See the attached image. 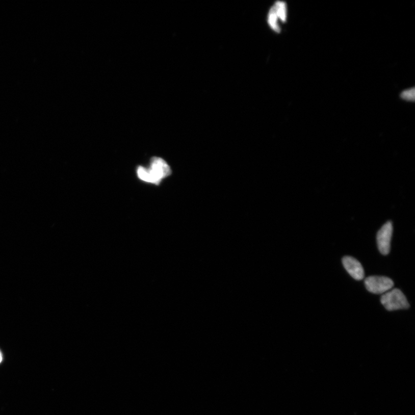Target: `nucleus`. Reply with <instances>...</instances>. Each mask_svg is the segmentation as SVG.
Here are the masks:
<instances>
[{
  "mask_svg": "<svg viewBox=\"0 0 415 415\" xmlns=\"http://www.w3.org/2000/svg\"><path fill=\"white\" fill-rule=\"evenodd\" d=\"M138 174L139 178L145 181V182L158 185L160 184L161 181L154 175L151 169H145V168L143 167H139L138 168Z\"/></svg>",
  "mask_w": 415,
  "mask_h": 415,
  "instance_id": "8",
  "label": "nucleus"
},
{
  "mask_svg": "<svg viewBox=\"0 0 415 415\" xmlns=\"http://www.w3.org/2000/svg\"><path fill=\"white\" fill-rule=\"evenodd\" d=\"M381 302L388 311L407 309L409 304L402 291L395 289L387 291L381 298Z\"/></svg>",
  "mask_w": 415,
  "mask_h": 415,
  "instance_id": "1",
  "label": "nucleus"
},
{
  "mask_svg": "<svg viewBox=\"0 0 415 415\" xmlns=\"http://www.w3.org/2000/svg\"><path fill=\"white\" fill-rule=\"evenodd\" d=\"M366 289L375 294L387 292L394 286V282L387 277L373 276L366 278L365 281Z\"/></svg>",
  "mask_w": 415,
  "mask_h": 415,
  "instance_id": "2",
  "label": "nucleus"
},
{
  "mask_svg": "<svg viewBox=\"0 0 415 415\" xmlns=\"http://www.w3.org/2000/svg\"><path fill=\"white\" fill-rule=\"evenodd\" d=\"M272 7L281 24H285L288 19V7L285 2L277 1L273 4Z\"/></svg>",
  "mask_w": 415,
  "mask_h": 415,
  "instance_id": "7",
  "label": "nucleus"
},
{
  "mask_svg": "<svg viewBox=\"0 0 415 415\" xmlns=\"http://www.w3.org/2000/svg\"><path fill=\"white\" fill-rule=\"evenodd\" d=\"M343 264L347 271L354 279L361 280L364 279L365 272L360 263L350 256L343 258Z\"/></svg>",
  "mask_w": 415,
  "mask_h": 415,
  "instance_id": "4",
  "label": "nucleus"
},
{
  "mask_svg": "<svg viewBox=\"0 0 415 415\" xmlns=\"http://www.w3.org/2000/svg\"><path fill=\"white\" fill-rule=\"evenodd\" d=\"M393 225L391 222L384 224L377 233L378 248L383 255H387L390 252Z\"/></svg>",
  "mask_w": 415,
  "mask_h": 415,
  "instance_id": "3",
  "label": "nucleus"
},
{
  "mask_svg": "<svg viewBox=\"0 0 415 415\" xmlns=\"http://www.w3.org/2000/svg\"><path fill=\"white\" fill-rule=\"evenodd\" d=\"M267 21L268 27L273 32L276 34L281 32V23L277 16L274 8L271 6L268 12Z\"/></svg>",
  "mask_w": 415,
  "mask_h": 415,
  "instance_id": "6",
  "label": "nucleus"
},
{
  "mask_svg": "<svg viewBox=\"0 0 415 415\" xmlns=\"http://www.w3.org/2000/svg\"><path fill=\"white\" fill-rule=\"evenodd\" d=\"M149 169L160 180L170 175L171 173L169 166L160 158L154 157L152 159Z\"/></svg>",
  "mask_w": 415,
  "mask_h": 415,
  "instance_id": "5",
  "label": "nucleus"
},
{
  "mask_svg": "<svg viewBox=\"0 0 415 415\" xmlns=\"http://www.w3.org/2000/svg\"><path fill=\"white\" fill-rule=\"evenodd\" d=\"M401 96L402 98L406 100L413 101L414 99V88H410V89L402 92Z\"/></svg>",
  "mask_w": 415,
  "mask_h": 415,
  "instance_id": "9",
  "label": "nucleus"
},
{
  "mask_svg": "<svg viewBox=\"0 0 415 415\" xmlns=\"http://www.w3.org/2000/svg\"><path fill=\"white\" fill-rule=\"evenodd\" d=\"M2 360H3V355L1 351H0V364H1Z\"/></svg>",
  "mask_w": 415,
  "mask_h": 415,
  "instance_id": "10",
  "label": "nucleus"
}]
</instances>
